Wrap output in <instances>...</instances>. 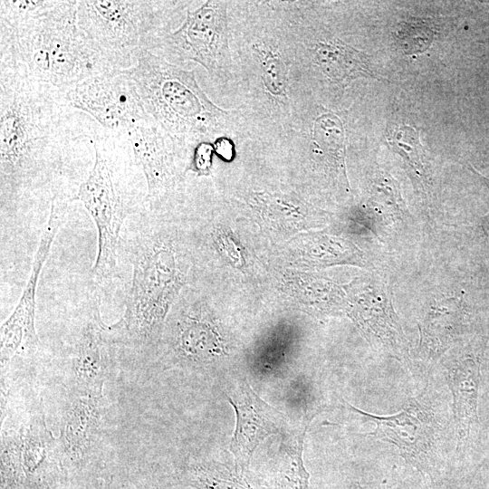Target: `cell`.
Returning a JSON list of instances; mask_svg holds the SVG:
<instances>
[{
    "label": "cell",
    "instance_id": "6da1fadb",
    "mask_svg": "<svg viewBox=\"0 0 489 489\" xmlns=\"http://www.w3.org/2000/svg\"><path fill=\"white\" fill-rule=\"evenodd\" d=\"M103 129L66 92L0 64L1 219L56 196L75 201Z\"/></svg>",
    "mask_w": 489,
    "mask_h": 489
},
{
    "label": "cell",
    "instance_id": "7a4b0ae2",
    "mask_svg": "<svg viewBox=\"0 0 489 489\" xmlns=\"http://www.w3.org/2000/svg\"><path fill=\"white\" fill-rule=\"evenodd\" d=\"M161 216L145 207L121 232L120 263L130 264L131 282L122 316L107 330L114 346L139 353L157 350L188 271L178 233Z\"/></svg>",
    "mask_w": 489,
    "mask_h": 489
},
{
    "label": "cell",
    "instance_id": "3957f363",
    "mask_svg": "<svg viewBox=\"0 0 489 489\" xmlns=\"http://www.w3.org/2000/svg\"><path fill=\"white\" fill-rule=\"evenodd\" d=\"M78 0H58L13 25L0 24V64L64 92L101 73L118 71L77 24Z\"/></svg>",
    "mask_w": 489,
    "mask_h": 489
},
{
    "label": "cell",
    "instance_id": "277c9868",
    "mask_svg": "<svg viewBox=\"0 0 489 489\" xmlns=\"http://www.w3.org/2000/svg\"><path fill=\"white\" fill-rule=\"evenodd\" d=\"M93 167L80 186V201L98 233L91 275L95 285L120 276L121 232L126 222L146 207L147 185L127 130L103 129L94 143Z\"/></svg>",
    "mask_w": 489,
    "mask_h": 489
},
{
    "label": "cell",
    "instance_id": "5b68a950",
    "mask_svg": "<svg viewBox=\"0 0 489 489\" xmlns=\"http://www.w3.org/2000/svg\"><path fill=\"white\" fill-rule=\"evenodd\" d=\"M134 81L144 108L187 154L216 130L227 114L214 104L197 84L194 72L143 51L135 66L127 70Z\"/></svg>",
    "mask_w": 489,
    "mask_h": 489
},
{
    "label": "cell",
    "instance_id": "8992f818",
    "mask_svg": "<svg viewBox=\"0 0 489 489\" xmlns=\"http://www.w3.org/2000/svg\"><path fill=\"white\" fill-rule=\"evenodd\" d=\"M181 3L148 0H78L77 24L118 71L135 66L172 33L170 18Z\"/></svg>",
    "mask_w": 489,
    "mask_h": 489
},
{
    "label": "cell",
    "instance_id": "52a82bcc",
    "mask_svg": "<svg viewBox=\"0 0 489 489\" xmlns=\"http://www.w3.org/2000/svg\"><path fill=\"white\" fill-rule=\"evenodd\" d=\"M158 349L170 365L194 370L216 368L230 356L228 342L213 313L205 302L191 299H183L168 314Z\"/></svg>",
    "mask_w": 489,
    "mask_h": 489
},
{
    "label": "cell",
    "instance_id": "ba28073f",
    "mask_svg": "<svg viewBox=\"0 0 489 489\" xmlns=\"http://www.w3.org/2000/svg\"><path fill=\"white\" fill-rule=\"evenodd\" d=\"M168 60L193 61L211 75L221 72L229 59L226 4L206 1L187 11L180 26L165 36L153 53Z\"/></svg>",
    "mask_w": 489,
    "mask_h": 489
},
{
    "label": "cell",
    "instance_id": "9c48e42d",
    "mask_svg": "<svg viewBox=\"0 0 489 489\" xmlns=\"http://www.w3.org/2000/svg\"><path fill=\"white\" fill-rule=\"evenodd\" d=\"M72 202V198L61 196L54 197L51 201L48 221L41 235L30 275L14 310L1 326L2 367L15 357L34 352L39 345L34 322L38 281Z\"/></svg>",
    "mask_w": 489,
    "mask_h": 489
},
{
    "label": "cell",
    "instance_id": "30bf717a",
    "mask_svg": "<svg viewBox=\"0 0 489 489\" xmlns=\"http://www.w3.org/2000/svg\"><path fill=\"white\" fill-rule=\"evenodd\" d=\"M70 103L108 130H128L149 118L127 70L87 79L66 92Z\"/></svg>",
    "mask_w": 489,
    "mask_h": 489
},
{
    "label": "cell",
    "instance_id": "8fae6325",
    "mask_svg": "<svg viewBox=\"0 0 489 489\" xmlns=\"http://www.w3.org/2000/svg\"><path fill=\"white\" fill-rule=\"evenodd\" d=\"M225 394L235 414L229 450L236 466L245 472L257 446L266 437L281 436L292 428L286 416L260 398L245 377L233 378Z\"/></svg>",
    "mask_w": 489,
    "mask_h": 489
},
{
    "label": "cell",
    "instance_id": "7c38bea8",
    "mask_svg": "<svg viewBox=\"0 0 489 489\" xmlns=\"http://www.w3.org/2000/svg\"><path fill=\"white\" fill-rule=\"evenodd\" d=\"M127 131L134 157L146 180V207L163 211L181 180L177 160L183 157L182 153L151 117Z\"/></svg>",
    "mask_w": 489,
    "mask_h": 489
},
{
    "label": "cell",
    "instance_id": "4fadbf2b",
    "mask_svg": "<svg viewBox=\"0 0 489 489\" xmlns=\"http://www.w3.org/2000/svg\"><path fill=\"white\" fill-rule=\"evenodd\" d=\"M100 301L97 288H91L78 309L70 350L74 390L102 391L109 348L114 345L101 319Z\"/></svg>",
    "mask_w": 489,
    "mask_h": 489
},
{
    "label": "cell",
    "instance_id": "5bb4252c",
    "mask_svg": "<svg viewBox=\"0 0 489 489\" xmlns=\"http://www.w3.org/2000/svg\"><path fill=\"white\" fill-rule=\"evenodd\" d=\"M348 290L346 312L368 340L398 358L406 356V337L383 284L373 278L360 279Z\"/></svg>",
    "mask_w": 489,
    "mask_h": 489
},
{
    "label": "cell",
    "instance_id": "9a60e30c",
    "mask_svg": "<svg viewBox=\"0 0 489 489\" xmlns=\"http://www.w3.org/2000/svg\"><path fill=\"white\" fill-rule=\"evenodd\" d=\"M346 404L376 425L369 436L393 444L418 468L427 466L434 453L436 425L433 414L420 400L411 399L400 412L390 416H375Z\"/></svg>",
    "mask_w": 489,
    "mask_h": 489
},
{
    "label": "cell",
    "instance_id": "2e32d148",
    "mask_svg": "<svg viewBox=\"0 0 489 489\" xmlns=\"http://www.w3.org/2000/svg\"><path fill=\"white\" fill-rule=\"evenodd\" d=\"M102 391L74 390L64 408L58 447L72 456L91 448L101 417Z\"/></svg>",
    "mask_w": 489,
    "mask_h": 489
},
{
    "label": "cell",
    "instance_id": "e0dca14e",
    "mask_svg": "<svg viewBox=\"0 0 489 489\" xmlns=\"http://www.w3.org/2000/svg\"><path fill=\"white\" fill-rule=\"evenodd\" d=\"M313 416L304 418L298 428L280 436V443L265 466V484L268 489H309L302 451L304 436Z\"/></svg>",
    "mask_w": 489,
    "mask_h": 489
},
{
    "label": "cell",
    "instance_id": "ac0fdd59",
    "mask_svg": "<svg viewBox=\"0 0 489 489\" xmlns=\"http://www.w3.org/2000/svg\"><path fill=\"white\" fill-rule=\"evenodd\" d=\"M446 377L453 395L457 446L461 448L478 422L480 364L472 358L459 360L447 367Z\"/></svg>",
    "mask_w": 489,
    "mask_h": 489
},
{
    "label": "cell",
    "instance_id": "d6986e66",
    "mask_svg": "<svg viewBox=\"0 0 489 489\" xmlns=\"http://www.w3.org/2000/svg\"><path fill=\"white\" fill-rule=\"evenodd\" d=\"M313 52L317 64L334 82L346 85L361 76L377 78L369 56L341 40L319 42Z\"/></svg>",
    "mask_w": 489,
    "mask_h": 489
},
{
    "label": "cell",
    "instance_id": "ffe728a7",
    "mask_svg": "<svg viewBox=\"0 0 489 489\" xmlns=\"http://www.w3.org/2000/svg\"><path fill=\"white\" fill-rule=\"evenodd\" d=\"M460 311L453 299L431 306L418 324L419 352L425 359H435L455 340L460 328Z\"/></svg>",
    "mask_w": 489,
    "mask_h": 489
},
{
    "label": "cell",
    "instance_id": "44dd1931",
    "mask_svg": "<svg viewBox=\"0 0 489 489\" xmlns=\"http://www.w3.org/2000/svg\"><path fill=\"white\" fill-rule=\"evenodd\" d=\"M313 142L336 171L347 179L345 132L340 118L331 112L319 116L313 126Z\"/></svg>",
    "mask_w": 489,
    "mask_h": 489
},
{
    "label": "cell",
    "instance_id": "7402d4cb",
    "mask_svg": "<svg viewBox=\"0 0 489 489\" xmlns=\"http://www.w3.org/2000/svg\"><path fill=\"white\" fill-rule=\"evenodd\" d=\"M386 139L388 146L401 156L418 181L427 184L425 149L420 142L418 131L408 125H394L388 130Z\"/></svg>",
    "mask_w": 489,
    "mask_h": 489
},
{
    "label": "cell",
    "instance_id": "603a6c76",
    "mask_svg": "<svg viewBox=\"0 0 489 489\" xmlns=\"http://www.w3.org/2000/svg\"><path fill=\"white\" fill-rule=\"evenodd\" d=\"M244 473L217 463L198 465L193 470L199 489H254Z\"/></svg>",
    "mask_w": 489,
    "mask_h": 489
},
{
    "label": "cell",
    "instance_id": "cb8c5ba5",
    "mask_svg": "<svg viewBox=\"0 0 489 489\" xmlns=\"http://www.w3.org/2000/svg\"><path fill=\"white\" fill-rule=\"evenodd\" d=\"M259 58L262 77L267 91L274 97L286 99L287 68L281 54L271 47H254Z\"/></svg>",
    "mask_w": 489,
    "mask_h": 489
},
{
    "label": "cell",
    "instance_id": "d4e9b609",
    "mask_svg": "<svg viewBox=\"0 0 489 489\" xmlns=\"http://www.w3.org/2000/svg\"><path fill=\"white\" fill-rule=\"evenodd\" d=\"M58 0H1L0 24H16L43 10L56 5Z\"/></svg>",
    "mask_w": 489,
    "mask_h": 489
},
{
    "label": "cell",
    "instance_id": "484cf974",
    "mask_svg": "<svg viewBox=\"0 0 489 489\" xmlns=\"http://www.w3.org/2000/svg\"><path fill=\"white\" fill-rule=\"evenodd\" d=\"M372 194L377 203L393 213L403 212L404 203L396 181L384 172L379 171L372 185Z\"/></svg>",
    "mask_w": 489,
    "mask_h": 489
},
{
    "label": "cell",
    "instance_id": "4316f807",
    "mask_svg": "<svg viewBox=\"0 0 489 489\" xmlns=\"http://www.w3.org/2000/svg\"><path fill=\"white\" fill-rule=\"evenodd\" d=\"M398 39L406 52H421L427 48L433 39V32L427 24L417 23H407L398 31Z\"/></svg>",
    "mask_w": 489,
    "mask_h": 489
},
{
    "label": "cell",
    "instance_id": "83f0119b",
    "mask_svg": "<svg viewBox=\"0 0 489 489\" xmlns=\"http://www.w3.org/2000/svg\"><path fill=\"white\" fill-rule=\"evenodd\" d=\"M214 152L213 144L204 140L198 142L192 149L190 163L187 169L192 170L199 176L209 174Z\"/></svg>",
    "mask_w": 489,
    "mask_h": 489
},
{
    "label": "cell",
    "instance_id": "f1b7e54d",
    "mask_svg": "<svg viewBox=\"0 0 489 489\" xmlns=\"http://www.w3.org/2000/svg\"><path fill=\"white\" fill-rule=\"evenodd\" d=\"M214 145L215 151L223 158L230 160L234 156V144L226 138L217 139Z\"/></svg>",
    "mask_w": 489,
    "mask_h": 489
},
{
    "label": "cell",
    "instance_id": "f546056e",
    "mask_svg": "<svg viewBox=\"0 0 489 489\" xmlns=\"http://www.w3.org/2000/svg\"><path fill=\"white\" fill-rule=\"evenodd\" d=\"M469 168L480 177V179L489 188V178L482 176L478 173L472 166H469ZM482 228L485 236L489 239V212L484 216L482 221Z\"/></svg>",
    "mask_w": 489,
    "mask_h": 489
},
{
    "label": "cell",
    "instance_id": "4dcf8cb0",
    "mask_svg": "<svg viewBox=\"0 0 489 489\" xmlns=\"http://www.w3.org/2000/svg\"><path fill=\"white\" fill-rule=\"evenodd\" d=\"M485 42H489V38H488V39H486V41H485Z\"/></svg>",
    "mask_w": 489,
    "mask_h": 489
}]
</instances>
